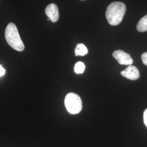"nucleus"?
Segmentation results:
<instances>
[{"instance_id": "nucleus-12", "label": "nucleus", "mask_w": 147, "mask_h": 147, "mask_svg": "<svg viewBox=\"0 0 147 147\" xmlns=\"http://www.w3.org/2000/svg\"><path fill=\"white\" fill-rule=\"evenodd\" d=\"M5 69L2 67L1 65H0V77L3 76L5 74Z\"/></svg>"}, {"instance_id": "nucleus-1", "label": "nucleus", "mask_w": 147, "mask_h": 147, "mask_svg": "<svg viewBox=\"0 0 147 147\" xmlns=\"http://www.w3.org/2000/svg\"><path fill=\"white\" fill-rule=\"evenodd\" d=\"M126 11V6L121 2H114L110 4L106 11V17L112 26L119 25L122 21Z\"/></svg>"}, {"instance_id": "nucleus-2", "label": "nucleus", "mask_w": 147, "mask_h": 147, "mask_svg": "<svg viewBox=\"0 0 147 147\" xmlns=\"http://www.w3.org/2000/svg\"><path fill=\"white\" fill-rule=\"evenodd\" d=\"M5 38L7 43L18 51H22L25 45L21 40L18 28L13 23H9L5 30Z\"/></svg>"}, {"instance_id": "nucleus-4", "label": "nucleus", "mask_w": 147, "mask_h": 147, "mask_svg": "<svg viewBox=\"0 0 147 147\" xmlns=\"http://www.w3.org/2000/svg\"><path fill=\"white\" fill-rule=\"evenodd\" d=\"M112 56L121 65H130L133 63V59L131 56L123 50H116L113 53Z\"/></svg>"}, {"instance_id": "nucleus-5", "label": "nucleus", "mask_w": 147, "mask_h": 147, "mask_svg": "<svg viewBox=\"0 0 147 147\" xmlns=\"http://www.w3.org/2000/svg\"><path fill=\"white\" fill-rule=\"evenodd\" d=\"M121 75L130 80H137L140 76L138 69L135 66L129 65L125 70L121 71Z\"/></svg>"}, {"instance_id": "nucleus-13", "label": "nucleus", "mask_w": 147, "mask_h": 147, "mask_svg": "<svg viewBox=\"0 0 147 147\" xmlns=\"http://www.w3.org/2000/svg\"><path fill=\"white\" fill-rule=\"evenodd\" d=\"M81 1H84V0H81Z\"/></svg>"}, {"instance_id": "nucleus-3", "label": "nucleus", "mask_w": 147, "mask_h": 147, "mask_svg": "<svg viewBox=\"0 0 147 147\" xmlns=\"http://www.w3.org/2000/svg\"><path fill=\"white\" fill-rule=\"evenodd\" d=\"M65 105L67 111L71 114L75 115L81 112L82 103L81 98L74 93H69L65 98Z\"/></svg>"}, {"instance_id": "nucleus-9", "label": "nucleus", "mask_w": 147, "mask_h": 147, "mask_svg": "<svg viewBox=\"0 0 147 147\" xmlns=\"http://www.w3.org/2000/svg\"><path fill=\"white\" fill-rule=\"evenodd\" d=\"M85 70V65L82 62H78L74 66V71L77 74L84 73Z\"/></svg>"}, {"instance_id": "nucleus-8", "label": "nucleus", "mask_w": 147, "mask_h": 147, "mask_svg": "<svg viewBox=\"0 0 147 147\" xmlns=\"http://www.w3.org/2000/svg\"><path fill=\"white\" fill-rule=\"evenodd\" d=\"M75 56H84L88 53V49L87 47L83 44H78L75 50Z\"/></svg>"}, {"instance_id": "nucleus-10", "label": "nucleus", "mask_w": 147, "mask_h": 147, "mask_svg": "<svg viewBox=\"0 0 147 147\" xmlns=\"http://www.w3.org/2000/svg\"><path fill=\"white\" fill-rule=\"evenodd\" d=\"M141 59H142V62L143 63L147 65V52L143 53L141 56Z\"/></svg>"}, {"instance_id": "nucleus-6", "label": "nucleus", "mask_w": 147, "mask_h": 147, "mask_svg": "<svg viewBox=\"0 0 147 147\" xmlns=\"http://www.w3.org/2000/svg\"><path fill=\"white\" fill-rule=\"evenodd\" d=\"M45 14L50 20L53 22L58 21L59 15L58 7L54 3H51L47 5L45 9Z\"/></svg>"}, {"instance_id": "nucleus-11", "label": "nucleus", "mask_w": 147, "mask_h": 147, "mask_svg": "<svg viewBox=\"0 0 147 147\" xmlns=\"http://www.w3.org/2000/svg\"><path fill=\"white\" fill-rule=\"evenodd\" d=\"M143 119H144V122L147 127V109L144 111V114H143Z\"/></svg>"}, {"instance_id": "nucleus-7", "label": "nucleus", "mask_w": 147, "mask_h": 147, "mask_svg": "<svg viewBox=\"0 0 147 147\" xmlns=\"http://www.w3.org/2000/svg\"><path fill=\"white\" fill-rule=\"evenodd\" d=\"M137 30L138 32H144L147 31V15L144 16L138 21L137 25Z\"/></svg>"}]
</instances>
